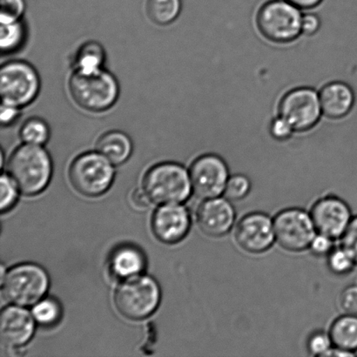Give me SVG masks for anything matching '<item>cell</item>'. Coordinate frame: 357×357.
Segmentation results:
<instances>
[{
	"instance_id": "1",
	"label": "cell",
	"mask_w": 357,
	"mask_h": 357,
	"mask_svg": "<svg viewBox=\"0 0 357 357\" xmlns=\"http://www.w3.org/2000/svg\"><path fill=\"white\" fill-rule=\"evenodd\" d=\"M7 169L10 177L23 195H36L51 181L52 162L44 146L23 143L10 156Z\"/></svg>"
},
{
	"instance_id": "2",
	"label": "cell",
	"mask_w": 357,
	"mask_h": 357,
	"mask_svg": "<svg viewBox=\"0 0 357 357\" xmlns=\"http://www.w3.org/2000/svg\"><path fill=\"white\" fill-rule=\"evenodd\" d=\"M68 89L77 106L90 113L111 109L120 97L116 77L105 68L92 73L73 71L69 78Z\"/></svg>"
},
{
	"instance_id": "3",
	"label": "cell",
	"mask_w": 357,
	"mask_h": 357,
	"mask_svg": "<svg viewBox=\"0 0 357 357\" xmlns=\"http://www.w3.org/2000/svg\"><path fill=\"white\" fill-rule=\"evenodd\" d=\"M143 190L157 204H182L192 192L189 172L174 162L157 164L146 172Z\"/></svg>"
},
{
	"instance_id": "4",
	"label": "cell",
	"mask_w": 357,
	"mask_h": 357,
	"mask_svg": "<svg viewBox=\"0 0 357 357\" xmlns=\"http://www.w3.org/2000/svg\"><path fill=\"white\" fill-rule=\"evenodd\" d=\"M301 9L287 0H269L261 6L257 26L266 40L276 44H288L302 35Z\"/></svg>"
},
{
	"instance_id": "5",
	"label": "cell",
	"mask_w": 357,
	"mask_h": 357,
	"mask_svg": "<svg viewBox=\"0 0 357 357\" xmlns=\"http://www.w3.org/2000/svg\"><path fill=\"white\" fill-rule=\"evenodd\" d=\"M1 287L7 303L28 307L43 298L49 288V278L40 266L23 264L9 269L2 276Z\"/></svg>"
},
{
	"instance_id": "6",
	"label": "cell",
	"mask_w": 357,
	"mask_h": 357,
	"mask_svg": "<svg viewBox=\"0 0 357 357\" xmlns=\"http://www.w3.org/2000/svg\"><path fill=\"white\" fill-rule=\"evenodd\" d=\"M160 301L158 283L148 275L126 279L114 295L119 312L130 320H142L151 316L159 306Z\"/></svg>"
},
{
	"instance_id": "7",
	"label": "cell",
	"mask_w": 357,
	"mask_h": 357,
	"mask_svg": "<svg viewBox=\"0 0 357 357\" xmlns=\"http://www.w3.org/2000/svg\"><path fill=\"white\" fill-rule=\"evenodd\" d=\"M40 77L33 65L24 61H10L0 68L2 103L22 109L37 99Z\"/></svg>"
},
{
	"instance_id": "8",
	"label": "cell",
	"mask_w": 357,
	"mask_h": 357,
	"mask_svg": "<svg viewBox=\"0 0 357 357\" xmlns=\"http://www.w3.org/2000/svg\"><path fill=\"white\" fill-rule=\"evenodd\" d=\"M114 166L99 152L82 153L70 166V181L79 194L96 197L107 192L113 183Z\"/></svg>"
},
{
	"instance_id": "9",
	"label": "cell",
	"mask_w": 357,
	"mask_h": 357,
	"mask_svg": "<svg viewBox=\"0 0 357 357\" xmlns=\"http://www.w3.org/2000/svg\"><path fill=\"white\" fill-rule=\"evenodd\" d=\"M275 243L291 253L309 250L317 231L310 213L300 208H289L276 213L274 218Z\"/></svg>"
},
{
	"instance_id": "10",
	"label": "cell",
	"mask_w": 357,
	"mask_h": 357,
	"mask_svg": "<svg viewBox=\"0 0 357 357\" xmlns=\"http://www.w3.org/2000/svg\"><path fill=\"white\" fill-rule=\"evenodd\" d=\"M278 114L288 121L296 132L311 130L323 115L319 93L310 87L289 91L280 101Z\"/></svg>"
},
{
	"instance_id": "11",
	"label": "cell",
	"mask_w": 357,
	"mask_h": 357,
	"mask_svg": "<svg viewBox=\"0 0 357 357\" xmlns=\"http://www.w3.org/2000/svg\"><path fill=\"white\" fill-rule=\"evenodd\" d=\"M188 172L192 192L202 199L222 196L230 177L227 162L215 153L197 157L192 162Z\"/></svg>"
},
{
	"instance_id": "12",
	"label": "cell",
	"mask_w": 357,
	"mask_h": 357,
	"mask_svg": "<svg viewBox=\"0 0 357 357\" xmlns=\"http://www.w3.org/2000/svg\"><path fill=\"white\" fill-rule=\"evenodd\" d=\"M234 238L237 246L246 253L264 254L275 243L274 220L265 213H248L234 226Z\"/></svg>"
},
{
	"instance_id": "13",
	"label": "cell",
	"mask_w": 357,
	"mask_h": 357,
	"mask_svg": "<svg viewBox=\"0 0 357 357\" xmlns=\"http://www.w3.org/2000/svg\"><path fill=\"white\" fill-rule=\"evenodd\" d=\"M310 213L317 233L335 241L340 240L353 218L348 203L332 195L318 199Z\"/></svg>"
},
{
	"instance_id": "14",
	"label": "cell",
	"mask_w": 357,
	"mask_h": 357,
	"mask_svg": "<svg viewBox=\"0 0 357 357\" xmlns=\"http://www.w3.org/2000/svg\"><path fill=\"white\" fill-rule=\"evenodd\" d=\"M196 223L206 236H226L236 224V212L232 202L223 195L203 199L196 211Z\"/></svg>"
},
{
	"instance_id": "15",
	"label": "cell",
	"mask_w": 357,
	"mask_h": 357,
	"mask_svg": "<svg viewBox=\"0 0 357 357\" xmlns=\"http://www.w3.org/2000/svg\"><path fill=\"white\" fill-rule=\"evenodd\" d=\"M191 223L190 213L184 206L167 204L153 213L152 229L157 239L164 243L174 244L188 236Z\"/></svg>"
},
{
	"instance_id": "16",
	"label": "cell",
	"mask_w": 357,
	"mask_h": 357,
	"mask_svg": "<svg viewBox=\"0 0 357 357\" xmlns=\"http://www.w3.org/2000/svg\"><path fill=\"white\" fill-rule=\"evenodd\" d=\"M34 318L20 306L5 307L0 318V339L7 349H17L26 344L35 331Z\"/></svg>"
},
{
	"instance_id": "17",
	"label": "cell",
	"mask_w": 357,
	"mask_h": 357,
	"mask_svg": "<svg viewBox=\"0 0 357 357\" xmlns=\"http://www.w3.org/2000/svg\"><path fill=\"white\" fill-rule=\"evenodd\" d=\"M323 115L331 120H340L347 116L354 107V91L344 82L326 84L319 92Z\"/></svg>"
},
{
	"instance_id": "18",
	"label": "cell",
	"mask_w": 357,
	"mask_h": 357,
	"mask_svg": "<svg viewBox=\"0 0 357 357\" xmlns=\"http://www.w3.org/2000/svg\"><path fill=\"white\" fill-rule=\"evenodd\" d=\"M109 267L112 274L120 279H128L139 275L146 267L143 252L131 245L116 248L111 255Z\"/></svg>"
},
{
	"instance_id": "19",
	"label": "cell",
	"mask_w": 357,
	"mask_h": 357,
	"mask_svg": "<svg viewBox=\"0 0 357 357\" xmlns=\"http://www.w3.org/2000/svg\"><path fill=\"white\" fill-rule=\"evenodd\" d=\"M96 151L113 165H121L130 158L132 153V139L124 132L108 131L98 139Z\"/></svg>"
},
{
	"instance_id": "20",
	"label": "cell",
	"mask_w": 357,
	"mask_h": 357,
	"mask_svg": "<svg viewBox=\"0 0 357 357\" xmlns=\"http://www.w3.org/2000/svg\"><path fill=\"white\" fill-rule=\"evenodd\" d=\"M328 333L334 347L357 355V314H342L332 323Z\"/></svg>"
},
{
	"instance_id": "21",
	"label": "cell",
	"mask_w": 357,
	"mask_h": 357,
	"mask_svg": "<svg viewBox=\"0 0 357 357\" xmlns=\"http://www.w3.org/2000/svg\"><path fill=\"white\" fill-rule=\"evenodd\" d=\"M107 54L103 45L99 42L90 40L83 43L73 58V71L92 73L104 69Z\"/></svg>"
},
{
	"instance_id": "22",
	"label": "cell",
	"mask_w": 357,
	"mask_h": 357,
	"mask_svg": "<svg viewBox=\"0 0 357 357\" xmlns=\"http://www.w3.org/2000/svg\"><path fill=\"white\" fill-rule=\"evenodd\" d=\"M181 10V0H148L146 13L157 26H166L177 20Z\"/></svg>"
},
{
	"instance_id": "23",
	"label": "cell",
	"mask_w": 357,
	"mask_h": 357,
	"mask_svg": "<svg viewBox=\"0 0 357 357\" xmlns=\"http://www.w3.org/2000/svg\"><path fill=\"white\" fill-rule=\"evenodd\" d=\"M27 38L26 24L22 20L16 22L1 24L0 48L3 54H12L23 47Z\"/></svg>"
},
{
	"instance_id": "24",
	"label": "cell",
	"mask_w": 357,
	"mask_h": 357,
	"mask_svg": "<svg viewBox=\"0 0 357 357\" xmlns=\"http://www.w3.org/2000/svg\"><path fill=\"white\" fill-rule=\"evenodd\" d=\"M20 137L24 144L44 146L50 139L51 129L43 119L31 117L21 126Z\"/></svg>"
},
{
	"instance_id": "25",
	"label": "cell",
	"mask_w": 357,
	"mask_h": 357,
	"mask_svg": "<svg viewBox=\"0 0 357 357\" xmlns=\"http://www.w3.org/2000/svg\"><path fill=\"white\" fill-rule=\"evenodd\" d=\"M33 317L35 321L49 327L58 323L61 317V307L57 301L52 298L41 299L34 304Z\"/></svg>"
},
{
	"instance_id": "26",
	"label": "cell",
	"mask_w": 357,
	"mask_h": 357,
	"mask_svg": "<svg viewBox=\"0 0 357 357\" xmlns=\"http://www.w3.org/2000/svg\"><path fill=\"white\" fill-rule=\"evenodd\" d=\"M327 265L332 274L339 276L351 274L357 266L351 255L341 245L328 255Z\"/></svg>"
},
{
	"instance_id": "27",
	"label": "cell",
	"mask_w": 357,
	"mask_h": 357,
	"mask_svg": "<svg viewBox=\"0 0 357 357\" xmlns=\"http://www.w3.org/2000/svg\"><path fill=\"white\" fill-rule=\"evenodd\" d=\"M251 189L250 178L241 174H233L227 182L223 196L230 202H240L248 197Z\"/></svg>"
},
{
	"instance_id": "28",
	"label": "cell",
	"mask_w": 357,
	"mask_h": 357,
	"mask_svg": "<svg viewBox=\"0 0 357 357\" xmlns=\"http://www.w3.org/2000/svg\"><path fill=\"white\" fill-rule=\"evenodd\" d=\"M333 347L330 333L326 331H314L307 340V351L312 356L326 357Z\"/></svg>"
},
{
	"instance_id": "29",
	"label": "cell",
	"mask_w": 357,
	"mask_h": 357,
	"mask_svg": "<svg viewBox=\"0 0 357 357\" xmlns=\"http://www.w3.org/2000/svg\"><path fill=\"white\" fill-rule=\"evenodd\" d=\"M24 10L26 5L24 0H1L0 22L12 23L22 20Z\"/></svg>"
},
{
	"instance_id": "30",
	"label": "cell",
	"mask_w": 357,
	"mask_h": 357,
	"mask_svg": "<svg viewBox=\"0 0 357 357\" xmlns=\"http://www.w3.org/2000/svg\"><path fill=\"white\" fill-rule=\"evenodd\" d=\"M0 188H1V211H9L15 204L17 199V188L14 183L9 174H3L1 181H0Z\"/></svg>"
},
{
	"instance_id": "31",
	"label": "cell",
	"mask_w": 357,
	"mask_h": 357,
	"mask_svg": "<svg viewBox=\"0 0 357 357\" xmlns=\"http://www.w3.org/2000/svg\"><path fill=\"white\" fill-rule=\"evenodd\" d=\"M269 132L275 141L285 142L291 138L296 131L288 121L278 114V116L273 119L271 122Z\"/></svg>"
},
{
	"instance_id": "32",
	"label": "cell",
	"mask_w": 357,
	"mask_h": 357,
	"mask_svg": "<svg viewBox=\"0 0 357 357\" xmlns=\"http://www.w3.org/2000/svg\"><path fill=\"white\" fill-rule=\"evenodd\" d=\"M340 245L351 255L357 265V215L353 216L347 229L340 238Z\"/></svg>"
},
{
	"instance_id": "33",
	"label": "cell",
	"mask_w": 357,
	"mask_h": 357,
	"mask_svg": "<svg viewBox=\"0 0 357 357\" xmlns=\"http://www.w3.org/2000/svg\"><path fill=\"white\" fill-rule=\"evenodd\" d=\"M338 304L342 313L357 314V285L348 286L342 289Z\"/></svg>"
},
{
	"instance_id": "34",
	"label": "cell",
	"mask_w": 357,
	"mask_h": 357,
	"mask_svg": "<svg viewBox=\"0 0 357 357\" xmlns=\"http://www.w3.org/2000/svg\"><path fill=\"white\" fill-rule=\"evenodd\" d=\"M335 241L331 237L326 236V234L317 233L316 236L311 241L309 250L316 257H327L328 255L335 247Z\"/></svg>"
},
{
	"instance_id": "35",
	"label": "cell",
	"mask_w": 357,
	"mask_h": 357,
	"mask_svg": "<svg viewBox=\"0 0 357 357\" xmlns=\"http://www.w3.org/2000/svg\"><path fill=\"white\" fill-rule=\"evenodd\" d=\"M321 20L319 17L314 13L303 14L302 35L313 36L320 30Z\"/></svg>"
},
{
	"instance_id": "36",
	"label": "cell",
	"mask_w": 357,
	"mask_h": 357,
	"mask_svg": "<svg viewBox=\"0 0 357 357\" xmlns=\"http://www.w3.org/2000/svg\"><path fill=\"white\" fill-rule=\"evenodd\" d=\"M20 110L19 107L2 103L0 110V122L2 127H10V125L15 123L20 116Z\"/></svg>"
},
{
	"instance_id": "37",
	"label": "cell",
	"mask_w": 357,
	"mask_h": 357,
	"mask_svg": "<svg viewBox=\"0 0 357 357\" xmlns=\"http://www.w3.org/2000/svg\"><path fill=\"white\" fill-rule=\"evenodd\" d=\"M132 201L134 205L138 206L139 208H146L149 206V202H151L144 190L135 192L132 196Z\"/></svg>"
},
{
	"instance_id": "38",
	"label": "cell",
	"mask_w": 357,
	"mask_h": 357,
	"mask_svg": "<svg viewBox=\"0 0 357 357\" xmlns=\"http://www.w3.org/2000/svg\"><path fill=\"white\" fill-rule=\"evenodd\" d=\"M301 10H310L316 8L324 0H287Z\"/></svg>"
}]
</instances>
